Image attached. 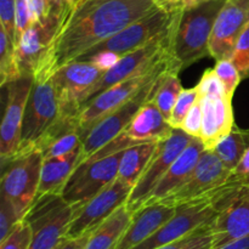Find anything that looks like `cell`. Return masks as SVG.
<instances>
[{
    "label": "cell",
    "instance_id": "6da1fadb",
    "mask_svg": "<svg viewBox=\"0 0 249 249\" xmlns=\"http://www.w3.org/2000/svg\"><path fill=\"white\" fill-rule=\"evenodd\" d=\"M156 6V0H77L56 38L45 70L34 79L50 78L61 66L78 60Z\"/></svg>",
    "mask_w": 249,
    "mask_h": 249
},
{
    "label": "cell",
    "instance_id": "7a4b0ae2",
    "mask_svg": "<svg viewBox=\"0 0 249 249\" xmlns=\"http://www.w3.org/2000/svg\"><path fill=\"white\" fill-rule=\"evenodd\" d=\"M73 128H79L77 117H65L53 79H34L24 111L18 153L39 148ZM17 153V155H18Z\"/></svg>",
    "mask_w": 249,
    "mask_h": 249
},
{
    "label": "cell",
    "instance_id": "3957f363",
    "mask_svg": "<svg viewBox=\"0 0 249 249\" xmlns=\"http://www.w3.org/2000/svg\"><path fill=\"white\" fill-rule=\"evenodd\" d=\"M226 0H212L194 7L177 9L169 31L170 61L177 72L190 67L209 53L214 23Z\"/></svg>",
    "mask_w": 249,
    "mask_h": 249
},
{
    "label": "cell",
    "instance_id": "277c9868",
    "mask_svg": "<svg viewBox=\"0 0 249 249\" xmlns=\"http://www.w3.org/2000/svg\"><path fill=\"white\" fill-rule=\"evenodd\" d=\"M212 201L218 215L212 223L213 248L249 236V184L226 181L212 191Z\"/></svg>",
    "mask_w": 249,
    "mask_h": 249
},
{
    "label": "cell",
    "instance_id": "5b68a950",
    "mask_svg": "<svg viewBox=\"0 0 249 249\" xmlns=\"http://www.w3.org/2000/svg\"><path fill=\"white\" fill-rule=\"evenodd\" d=\"M77 207L71 206L61 194L38 195L24 220L32 229L29 249H53L66 237Z\"/></svg>",
    "mask_w": 249,
    "mask_h": 249
},
{
    "label": "cell",
    "instance_id": "8992f818",
    "mask_svg": "<svg viewBox=\"0 0 249 249\" xmlns=\"http://www.w3.org/2000/svg\"><path fill=\"white\" fill-rule=\"evenodd\" d=\"M2 173L0 196L11 202L17 214L23 220L27 212L38 196L44 157L39 148L18 153L11 160Z\"/></svg>",
    "mask_w": 249,
    "mask_h": 249
},
{
    "label": "cell",
    "instance_id": "52a82bcc",
    "mask_svg": "<svg viewBox=\"0 0 249 249\" xmlns=\"http://www.w3.org/2000/svg\"><path fill=\"white\" fill-rule=\"evenodd\" d=\"M71 10L53 15L45 21H36L27 29L15 46L19 77L36 78L44 72L56 38Z\"/></svg>",
    "mask_w": 249,
    "mask_h": 249
},
{
    "label": "cell",
    "instance_id": "ba28073f",
    "mask_svg": "<svg viewBox=\"0 0 249 249\" xmlns=\"http://www.w3.org/2000/svg\"><path fill=\"white\" fill-rule=\"evenodd\" d=\"M175 11L177 9L167 10L156 6L147 15L126 26L111 38L97 44L75 61H89L95 53H112L122 57L131 51L138 50L169 31Z\"/></svg>",
    "mask_w": 249,
    "mask_h": 249
},
{
    "label": "cell",
    "instance_id": "9c48e42d",
    "mask_svg": "<svg viewBox=\"0 0 249 249\" xmlns=\"http://www.w3.org/2000/svg\"><path fill=\"white\" fill-rule=\"evenodd\" d=\"M168 70L175 71L172 65V61H170L169 53L148 72L128 78V79L108 88V89L102 91L97 96L84 102L82 107H80L79 114H78V124H79L80 135H83V133L90 125H92L95 122L99 121L100 118H102L106 114H108L109 112L118 108L123 104H125L141 88H143L150 82H153L157 78H160Z\"/></svg>",
    "mask_w": 249,
    "mask_h": 249
},
{
    "label": "cell",
    "instance_id": "30bf717a",
    "mask_svg": "<svg viewBox=\"0 0 249 249\" xmlns=\"http://www.w3.org/2000/svg\"><path fill=\"white\" fill-rule=\"evenodd\" d=\"M158 79L160 78L141 88L125 104L100 118L83 133V153L79 163L84 162L92 153L106 146L109 141L116 139L125 130V128L131 123L141 107L148 100L152 99Z\"/></svg>",
    "mask_w": 249,
    "mask_h": 249
},
{
    "label": "cell",
    "instance_id": "8fae6325",
    "mask_svg": "<svg viewBox=\"0 0 249 249\" xmlns=\"http://www.w3.org/2000/svg\"><path fill=\"white\" fill-rule=\"evenodd\" d=\"M124 151L96 160L79 163L61 191L63 199L71 206L79 207L109 186L118 178Z\"/></svg>",
    "mask_w": 249,
    "mask_h": 249
},
{
    "label": "cell",
    "instance_id": "7c38bea8",
    "mask_svg": "<svg viewBox=\"0 0 249 249\" xmlns=\"http://www.w3.org/2000/svg\"><path fill=\"white\" fill-rule=\"evenodd\" d=\"M192 139L194 136L185 133L182 129H174L167 139L158 141L152 158L140 179L136 181L125 203L131 213L138 211L148 201L158 182L182 151L189 146Z\"/></svg>",
    "mask_w": 249,
    "mask_h": 249
},
{
    "label": "cell",
    "instance_id": "4fadbf2b",
    "mask_svg": "<svg viewBox=\"0 0 249 249\" xmlns=\"http://www.w3.org/2000/svg\"><path fill=\"white\" fill-rule=\"evenodd\" d=\"M106 71L90 61H72L51 74L65 117H77L88 94Z\"/></svg>",
    "mask_w": 249,
    "mask_h": 249
},
{
    "label": "cell",
    "instance_id": "5bb4252c",
    "mask_svg": "<svg viewBox=\"0 0 249 249\" xmlns=\"http://www.w3.org/2000/svg\"><path fill=\"white\" fill-rule=\"evenodd\" d=\"M218 211L212 201V192H209L201 198L177 206V212L167 223L133 249H156L175 242L201 226L212 223Z\"/></svg>",
    "mask_w": 249,
    "mask_h": 249
},
{
    "label": "cell",
    "instance_id": "9a60e30c",
    "mask_svg": "<svg viewBox=\"0 0 249 249\" xmlns=\"http://www.w3.org/2000/svg\"><path fill=\"white\" fill-rule=\"evenodd\" d=\"M169 31L155 38L142 48L122 56L111 68L105 72L101 79L90 90L85 102L97 96L108 88L113 87L128 78L143 74L152 70L156 65H158L168 55Z\"/></svg>",
    "mask_w": 249,
    "mask_h": 249
},
{
    "label": "cell",
    "instance_id": "2e32d148",
    "mask_svg": "<svg viewBox=\"0 0 249 249\" xmlns=\"http://www.w3.org/2000/svg\"><path fill=\"white\" fill-rule=\"evenodd\" d=\"M33 82V77L22 75L5 85L7 87V101L0 126V156L2 162L15 157L21 147L22 124Z\"/></svg>",
    "mask_w": 249,
    "mask_h": 249
},
{
    "label": "cell",
    "instance_id": "e0dca14e",
    "mask_svg": "<svg viewBox=\"0 0 249 249\" xmlns=\"http://www.w3.org/2000/svg\"><path fill=\"white\" fill-rule=\"evenodd\" d=\"M131 190L133 187L117 178L109 186L89 199L87 203L77 207L74 218L68 229L67 237H79L84 233L92 232L119 207L126 203Z\"/></svg>",
    "mask_w": 249,
    "mask_h": 249
},
{
    "label": "cell",
    "instance_id": "ac0fdd59",
    "mask_svg": "<svg viewBox=\"0 0 249 249\" xmlns=\"http://www.w3.org/2000/svg\"><path fill=\"white\" fill-rule=\"evenodd\" d=\"M230 174V170L224 165L213 150H204L196 168L184 185L160 201L177 207L201 198L225 184Z\"/></svg>",
    "mask_w": 249,
    "mask_h": 249
},
{
    "label": "cell",
    "instance_id": "d6986e66",
    "mask_svg": "<svg viewBox=\"0 0 249 249\" xmlns=\"http://www.w3.org/2000/svg\"><path fill=\"white\" fill-rule=\"evenodd\" d=\"M249 23V0H226L212 31L209 53L216 61L231 58L241 34Z\"/></svg>",
    "mask_w": 249,
    "mask_h": 249
},
{
    "label": "cell",
    "instance_id": "ffe728a7",
    "mask_svg": "<svg viewBox=\"0 0 249 249\" xmlns=\"http://www.w3.org/2000/svg\"><path fill=\"white\" fill-rule=\"evenodd\" d=\"M177 212V207L163 201L147 202L133 213L130 224L116 249H133L150 238Z\"/></svg>",
    "mask_w": 249,
    "mask_h": 249
},
{
    "label": "cell",
    "instance_id": "44dd1931",
    "mask_svg": "<svg viewBox=\"0 0 249 249\" xmlns=\"http://www.w3.org/2000/svg\"><path fill=\"white\" fill-rule=\"evenodd\" d=\"M202 128L199 139L206 150H213L218 141L235 126L231 97H201Z\"/></svg>",
    "mask_w": 249,
    "mask_h": 249
},
{
    "label": "cell",
    "instance_id": "7402d4cb",
    "mask_svg": "<svg viewBox=\"0 0 249 249\" xmlns=\"http://www.w3.org/2000/svg\"><path fill=\"white\" fill-rule=\"evenodd\" d=\"M203 142L199 138H194L186 148L181 152V155L175 160V162L170 165L169 170L165 173L147 202H157L165 197L170 196L173 192L184 185V182L189 179L190 175L196 168L202 153L204 152ZM146 202V203H147Z\"/></svg>",
    "mask_w": 249,
    "mask_h": 249
},
{
    "label": "cell",
    "instance_id": "603a6c76",
    "mask_svg": "<svg viewBox=\"0 0 249 249\" xmlns=\"http://www.w3.org/2000/svg\"><path fill=\"white\" fill-rule=\"evenodd\" d=\"M174 130L169 122L163 117L158 107L148 100L140 108L131 123L122 134L138 143L158 142L164 140Z\"/></svg>",
    "mask_w": 249,
    "mask_h": 249
},
{
    "label": "cell",
    "instance_id": "cb8c5ba5",
    "mask_svg": "<svg viewBox=\"0 0 249 249\" xmlns=\"http://www.w3.org/2000/svg\"><path fill=\"white\" fill-rule=\"evenodd\" d=\"M83 146L68 155L44 160L38 195L61 194L71 174L82 158Z\"/></svg>",
    "mask_w": 249,
    "mask_h": 249
},
{
    "label": "cell",
    "instance_id": "d4e9b609",
    "mask_svg": "<svg viewBox=\"0 0 249 249\" xmlns=\"http://www.w3.org/2000/svg\"><path fill=\"white\" fill-rule=\"evenodd\" d=\"M133 213L126 204L119 207L112 215L91 232L85 249H116L130 224Z\"/></svg>",
    "mask_w": 249,
    "mask_h": 249
},
{
    "label": "cell",
    "instance_id": "484cf974",
    "mask_svg": "<svg viewBox=\"0 0 249 249\" xmlns=\"http://www.w3.org/2000/svg\"><path fill=\"white\" fill-rule=\"evenodd\" d=\"M157 142H143L126 148L121 160L118 179L129 186H135L155 153Z\"/></svg>",
    "mask_w": 249,
    "mask_h": 249
},
{
    "label": "cell",
    "instance_id": "4316f807",
    "mask_svg": "<svg viewBox=\"0 0 249 249\" xmlns=\"http://www.w3.org/2000/svg\"><path fill=\"white\" fill-rule=\"evenodd\" d=\"M249 148V129L233 126L232 130L221 138L213 148L226 168L232 172Z\"/></svg>",
    "mask_w": 249,
    "mask_h": 249
},
{
    "label": "cell",
    "instance_id": "83f0119b",
    "mask_svg": "<svg viewBox=\"0 0 249 249\" xmlns=\"http://www.w3.org/2000/svg\"><path fill=\"white\" fill-rule=\"evenodd\" d=\"M178 74L179 73L172 70L163 73L158 79L155 94L152 96L153 104L158 107L160 113L167 121H169L173 108L184 90Z\"/></svg>",
    "mask_w": 249,
    "mask_h": 249
},
{
    "label": "cell",
    "instance_id": "f1b7e54d",
    "mask_svg": "<svg viewBox=\"0 0 249 249\" xmlns=\"http://www.w3.org/2000/svg\"><path fill=\"white\" fill-rule=\"evenodd\" d=\"M17 78H19V73L15 57L14 41L0 26V85L5 87Z\"/></svg>",
    "mask_w": 249,
    "mask_h": 249
},
{
    "label": "cell",
    "instance_id": "f546056e",
    "mask_svg": "<svg viewBox=\"0 0 249 249\" xmlns=\"http://www.w3.org/2000/svg\"><path fill=\"white\" fill-rule=\"evenodd\" d=\"M212 223L201 226L194 232L189 233L187 236L175 241V242L168 243V245L156 249H212L213 248Z\"/></svg>",
    "mask_w": 249,
    "mask_h": 249
},
{
    "label": "cell",
    "instance_id": "4dcf8cb0",
    "mask_svg": "<svg viewBox=\"0 0 249 249\" xmlns=\"http://www.w3.org/2000/svg\"><path fill=\"white\" fill-rule=\"evenodd\" d=\"M80 146H83V141L79 128H73L51 141L41 152L44 160H49V158L68 155Z\"/></svg>",
    "mask_w": 249,
    "mask_h": 249
},
{
    "label": "cell",
    "instance_id": "1f68e13d",
    "mask_svg": "<svg viewBox=\"0 0 249 249\" xmlns=\"http://www.w3.org/2000/svg\"><path fill=\"white\" fill-rule=\"evenodd\" d=\"M199 99V94L197 88H191V89H184L173 108L172 116L169 118V124L174 129H181L182 123L186 118L187 113L190 112L191 107L194 106Z\"/></svg>",
    "mask_w": 249,
    "mask_h": 249
},
{
    "label": "cell",
    "instance_id": "d6a6232c",
    "mask_svg": "<svg viewBox=\"0 0 249 249\" xmlns=\"http://www.w3.org/2000/svg\"><path fill=\"white\" fill-rule=\"evenodd\" d=\"M214 71H215L218 77L220 78L221 83L224 84L228 96L232 99L233 94H235L236 89H237L238 84H240L241 79H242L240 71L237 70L235 63L230 58H224V60L216 61Z\"/></svg>",
    "mask_w": 249,
    "mask_h": 249
},
{
    "label": "cell",
    "instance_id": "836d02e7",
    "mask_svg": "<svg viewBox=\"0 0 249 249\" xmlns=\"http://www.w3.org/2000/svg\"><path fill=\"white\" fill-rule=\"evenodd\" d=\"M32 229L26 220H22L5 240L0 242V249H29L32 243Z\"/></svg>",
    "mask_w": 249,
    "mask_h": 249
},
{
    "label": "cell",
    "instance_id": "e575fe53",
    "mask_svg": "<svg viewBox=\"0 0 249 249\" xmlns=\"http://www.w3.org/2000/svg\"><path fill=\"white\" fill-rule=\"evenodd\" d=\"M196 88L201 97H213V99L229 97L225 91V88H224V84L221 83L220 78L218 77L214 68L213 70H207L203 73Z\"/></svg>",
    "mask_w": 249,
    "mask_h": 249
},
{
    "label": "cell",
    "instance_id": "d590c367",
    "mask_svg": "<svg viewBox=\"0 0 249 249\" xmlns=\"http://www.w3.org/2000/svg\"><path fill=\"white\" fill-rule=\"evenodd\" d=\"M230 60L235 63L242 78L249 77V23L241 34Z\"/></svg>",
    "mask_w": 249,
    "mask_h": 249
},
{
    "label": "cell",
    "instance_id": "8d00e7d4",
    "mask_svg": "<svg viewBox=\"0 0 249 249\" xmlns=\"http://www.w3.org/2000/svg\"><path fill=\"white\" fill-rule=\"evenodd\" d=\"M22 221L11 202L0 196V242Z\"/></svg>",
    "mask_w": 249,
    "mask_h": 249
},
{
    "label": "cell",
    "instance_id": "74e56055",
    "mask_svg": "<svg viewBox=\"0 0 249 249\" xmlns=\"http://www.w3.org/2000/svg\"><path fill=\"white\" fill-rule=\"evenodd\" d=\"M34 23L28 0H16V29H15L14 45L18 43L24 32Z\"/></svg>",
    "mask_w": 249,
    "mask_h": 249
},
{
    "label": "cell",
    "instance_id": "f35d334b",
    "mask_svg": "<svg viewBox=\"0 0 249 249\" xmlns=\"http://www.w3.org/2000/svg\"><path fill=\"white\" fill-rule=\"evenodd\" d=\"M0 26L15 41L16 29V0H0Z\"/></svg>",
    "mask_w": 249,
    "mask_h": 249
},
{
    "label": "cell",
    "instance_id": "ab89813d",
    "mask_svg": "<svg viewBox=\"0 0 249 249\" xmlns=\"http://www.w3.org/2000/svg\"><path fill=\"white\" fill-rule=\"evenodd\" d=\"M202 128V105L201 100H197L196 104L191 107L190 112L187 113L181 129L194 138H199Z\"/></svg>",
    "mask_w": 249,
    "mask_h": 249
},
{
    "label": "cell",
    "instance_id": "60d3db41",
    "mask_svg": "<svg viewBox=\"0 0 249 249\" xmlns=\"http://www.w3.org/2000/svg\"><path fill=\"white\" fill-rule=\"evenodd\" d=\"M228 182L237 185L249 184V148L242 157V160H240V163L236 165L235 169L231 172Z\"/></svg>",
    "mask_w": 249,
    "mask_h": 249
},
{
    "label": "cell",
    "instance_id": "b9f144b4",
    "mask_svg": "<svg viewBox=\"0 0 249 249\" xmlns=\"http://www.w3.org/2000/svg\"><path fill=\"white\" fill-rule=\"evenodd\" d=\"M90 235H91V232L84 233V235L79 236V237H66L57 247L53 249H85L88 242H89Z\"/></svg>",
    "mask_w": 249,
    "mask_h": 249
},
{
    "label": "cell",
    "instance_id": "7bdbcfd3",
    "mask_svg": "<svg viewBox=\"0 0 249 249\" xmlns=\"http://www.w3.org/2000/svg\"><path fill=\"white\" fill-rule=\"evenodd\" d=\"M216 249H249V236L240 238L237 241H233V242H230L228 245Z\"/></svg>",
    "mask_w": 249,
    "mask_h": 249
},
{
    "label": "cell",
    "instance_id": "ee69618b",
    "mask_svg": "<svg viewBox=\"0 0 249 249\" xmlns=\"http://www.w3.org/2000/svg\"><path fill=\"white\" fill-rule=\"evenodd\" d=\"M212 1V0H181L179 4L175 6V9H186V7L198 6V5L204 4V2Z\"/></svg>",
    "mask_w": 249,
    "mask_h": 249
},
{
    "label": "cell",
    "instance_id": "f6af8a7d",
    "mask_svg": "<svg viewBox=\"0 0 249 249\" xmlns=\"http://www.w3.org/2000/svg\"><path fill=\"white\" fill-rule=\"evenodd\" d=\"M181 0H156V4L157 6L163 7V9L167 10H175V6H177Z\"/></svg>",
    "mask_w": 249,
    "mask_h": 249
},
{
    "label": "cell",
    "instance_id": "bcb514c9",
    "mask_svg": "<svg viewBox=\"0 0 249 249\" xmlns=\"http://www.w3.org/2000/svg\"><path fill=\"white\" fill-rule=\"evenodd\" d=\"M71 1H73V4H74V2L77 1V0H71Z\"/></svg>",
    "mask_w": 249,
    "mask_h": 249
}]
</instances>
